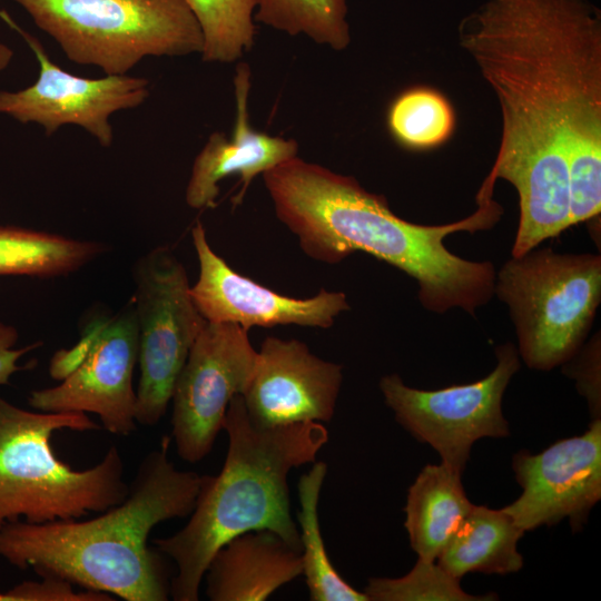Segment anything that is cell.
Wrapping results in <instances>:
<instances>
[{"instance_id":"obj_1","label":"cell","mask_w":601,"mask_h":601,"mask_svg":"<svg viewBox=\"0 0 601 601\" xmlns=\"http://www.w3.org/2000/svg\"><path fill=\"white\" fill-rule=\"evenodd\" d=\"M460 43L502 119L486 176L519 196L512 256L601 210V20L585 0H490Z\"/></svg>"},{"instance_id":"obj_28","label":"cell","mask_w":601,"mask_h":601,"mask_svg":"<svg viewBox=\"0 0 601 601\" xmlns=\"http://www.w3.org/2000/svg\"><path fill=\"white\" fill-rule=\"evenodd\" d=\"M17 339L18 333L14 327L0 322V385L7 384L13 373L23 368L17 364L18 359L35 347L30 345L14 349L12 347Z\"/></svg>"},{"instance_id":"obj_29","label":"cell","mask_w":601,"mask_h":601,"mask_svg":"<svg viewBox=\"0 0 601 601\" xmlns=\"http://www.w3.org/2000/svg\"><path fill=\"white\" fill-rule=\"evenodd\" d=\"M13 50L6 43L0 42V71L9 67L13 59Z\"/></svg>"},{"instance_id":"obj_9","label":"cell","mask_w":601,"mask_h":601,"mask_svg":"<svg viewBox=\"0 0 601 601\" xmlns=\"http://www.w3.org/2000/svg\"><path fill=\"white\" fill-rule=\"evenodd\" d=\"M137 362L138 327L130 299L117 313L89 324L73 347L56 353L50 374L61 382L32 391L28 403L40 412L93 413L102 428L127 436L137 428Z\"/></svg>"},{"instance_id":"obj_7","label":"cell","mask_w":601,"mask_h":601,"mask_svg":"<svg viewBox=\"0 0 601 601\" xmlns=\"http://www.w3.org/2000/svg\"><path fill=\"white\" fill-rule=\"evenodd\" d=\"M494 294L509 308L519 356L532 370L550 371L588 336L601 300V257L533 248L501 267Z\"/></svg>"},{"instance_id":"obj_24","label":"cell","mask_w":601,"mask_h":601,"mask_svg":"<svg viewBox=\"0 0 601 601\" xmlns=\"http://www.w3.org/2000/svg\"><path fill=\"white\" fill-rule=\"evenodd\" d=\"M203 33L201 58L233 62L254 45L256 0H184Z\"/></svg>"},{"instance_id":"obj_2","label":"cell","mask_w":601,"mask_h":601,"mask_svg":"<svg viewBox=\"0 0 601 601\" xmlns=\"http://www.w3.org/2000/svg\"><path fill=\"white\" fill-rule=\"evenodd\" d=\"M277 218L297 237L302 250L325 264L354 252L367 253L413 277L418 300L430 312L457 307L472 316L494 295L491 262H471L444 245L447 235L492 228L502 215L494 186L483 181L477 209L459 221L420 225L396 216L386 198L351 176L290 158L263 174Z\"/></svg>"},{"instance_id":"obj_25","label":"cell","mask_w":601,"mask_h":601,"mask_svg":"<svg viewBox=\"0 0 601 601\" xmlns=\"http://www.w3.org/2000/svg\"><path fill=\"white\" fill-rule=\"evenodd\" d=\"M364 593L368 601H480L494 600L491 594L466 593L460 581L451 577L436 562L418 559L414 568L404 577L372 578Z\"/></svg>"},{"instance_id":"obj_14","label":"cell","mask_w":601,"mask_h":601,"mask_svg":"<svg viewBox=\"0 0 601 601\" xmlns=\"http://www.w3.org/2000/svg\"><path fill=\"white\" fill-rule=\"evenodd\" d=\"M199 274L190 295L209 323L236 324L245 329L298 325L329 328L335 318L349 309L343 292L322 288L309 298L288 297L234 270L210 247L205 228L197 221L191 229Z\"/></svg>"},{"instance_id":"obj_19","label":"cell","mask_w":601,"mask_h":601,"mask_svg":"<svg viewBox=\"0 0 601 601\" xmlns=\"http://www.w3.org/2000/svg\"><path fill=\"white\" fill-rule=\"evenodd\" d=\"M523 534L502 509L473 504L435 562L459 581L470 572H518L523 565L518 551Z\"/></svg>"},{"instance_id":"obj_17","label":"cell","mask_w":601,"mask_h":601,"mask_svg":"<svg viewBox=\"0 0 601 601\" xmlns=\"http://www.w3.org/2000/svg\"><path fill=\"white\" fill-rule=\"evenodd\" d=\"M302 574L299 551L273 531H248L211 558L205 572L206 595L210 601H264Z\"/></svg>"},{"instance_id":"obj_3","label":"cell","mask_w":601,"mask_h":601,"mask_svg":"<svg viewBox=\"0 0 601 601\" xmlns=\"http://www.w3.org/2000/svg\"><path fill=\"white\" fill-rule=\"evenodd\" d=\"M170 444L171 437L164 435L140 462L125 500L98 516L6 523L0 528V556L41 578H59L126 601L168 600L170 572L148 538L160 522L191 514L204 477L177 469Z\"/></svg>"},{"instance_id":"obj_22","label":"cell","mask_w":601,"mask_h":601,"mask_svg":"<svg viewBox=\"0 0 601 601\" xmlns=\"http://www.w3.org/2000/svg\"><path fill=\"white\" fill-rule=\"evenodd\" d=\"M255 20L289 36L305 35L344 50L351 41L346 0H256Z\"/></svg>"},{"instance_id":"obj_16","label":"cell","mask_w":601,"mask_h":601,"mask_svg":"<svg viewBox=\"0 0 601 601\" xmlns=\"http://www.w3.org/2000/svg\"><path fill=\"white\" fill-rule=\"evenodd\" d=\"M234 86L236 118L231 137L227 138L219 131L211 134L193 164L185 198L187 205L195 209L215 207L218 183L231 175L240 176L242 189L233 200L238 205L257 175L296 157L298 152L294 139L269 136L250 126L248 65L237 66Z\"/></svg>"},{"instance_id":"obj_13","label":"cell","mask_w":601,"mask_h":601,"mask_svg":"<svg viewBox=\"0 0 601 601\" xmlns=\"http://www.w3.org/2000/svg\"><path fill=\"white\" fill-rule=\"evenodd\" d=\"M513 471L522 494L502 508L524 532L568 519L573 531L601 499V420L579 436L560 440L538 454L521 451Z\"/></svg>"},{"instance_id":"obj_4","label":"cell","mask_w":601,"mask_h":601,"mask_svg":"<svg viewBox=\"0 0 601 601\" xmlns=\"http://www.w3.org/2000/svg\"><path fill=\"white\" fill-rule=\"evenodd\" d=\"M223 430L228 447L217 475H204L187 524L167 538L155 539L159 552L177 568L170 582L175 601H197L214 554L233 538L256 530L277 533L302 552L292 519L287 476L292 469L314 463L328 442L321 422L277 426L253 423L242 395L227 407Z\"/></svg>"},{"instance_id":"obj_26","label":"cell","mask_w":601,"mask_h":601,"mask_svg":"<svg viewBox=\"0 0 601 601\" xmlns=\"http://www.w3.org/2000/svg\"><path fill=\"white\" fill-rule=\"evenodd\" d=\"M112 595L91 591L73 590V584L55 577H42L41 581H24L4 593L0 601H114Z\"/></svg>"},{"instance_id":"obj_5","label":"cell","mask_w":601,"mask_h":601,"mask_svg":"<svg viewBox=\"0 0 601 601\" xmlns=\"http://www.w3.org/2000/svg\"><path fill=\"white\" fill-rule=\"evenodd\" d=\"M66 428L101 425L87 413L27 411L0 396V528L22 518L29 523L81 519L127 496L118 447L110 445L95 466L72 470L51 444L52 434Z\"/></svg>"},{"instance_id":"obj_12","label":"cell","mask_w":601,"mask_h":601,"mask_svg":"<svg viewBox=\"0 0 601 601\" xmlns=\"http://www.w3.org/2000/svg\"><path fill=\"white\" fill-rule=\"evenodd\" d=\"M0 16L24 39L39 63L38 78L31 86L18 91L0 90V114L21 124H38L47 135L63 125H77L102 147H110V116L142 105L149 96V81L127 73L88 79L65 71L50 60L36 37L6 12Z\"/></svg>"},{"instance_id":"obj_15","label":"cell","mask_w":601,"mask_h":601,"mask_svg":"<svg viewBox=\"0 0 601 601\" xmlns=\"http://www.w3.org/2000/svg\"><path fill=\"white\" fill-rule=\"evenodd\" d=\"M343 381L342 365L322 359L297 339L266 337L243 401L260 426L332 420Z\"/></svg>"},{"instance_id":"obj_20","label":"cell","mask_w":601,"mask_h":601,"mask_svg":"<svg viewBox=\"0 0 601 601\" xmlns=\"http://www.w3.org/2000/svg\"><path fill=\"white\" fill-rule=\"evenodd\" d=\"M102 252L104 246L96 242L26 228L0 227V275H68Z\"/></svg>"},{"instance_id":"obj_10","label":"cell","mask_w":601,"mask_h":601,"mask_svg":"<svg viewBox=\"0 0 601 601\" xmlns=\"http://www.w3.org/2000/svg\"><path fill=\"white\" fill-rule=\"evenodd\" d=\"M496 365L484 378L425 391L407 386L397 374L381 378L380 388L395 420L416 440L431 445L442 463L463 473L472 445L482 437H506L502 398L520 370L512 343L495 347Z\"/></svg>"},{"instance_id":"obj_21","label":"cell","mask_w":601,"mask_h":601,"mask_svg":"<svg viewBox=\"0 0 601 601\" xmlns=\"http://www.w3.org/2000/svg\"><path fill=\"white\" fill-rule=\"evenodd\" d=\"M327 464L315 461L298 481V532L302 544L303 574L312 601H368L331 563L321 532L318 502Z\"/></svg>"},{"instance_id":"obj_6","label":"cell","mask_w":601,"mask_h":601,"mask_svg":"<svg viewBox=\"0 0 601 601\" xmlns=\"http://www.w3.org/2000/svg\"><path fill=\"white\" fill-rule=\"evenodd\" d=\"M67 58L126 75L146 57L200 53L201 29L184 0H14Z\"/></svg>"},{"instance_id":"obj_27","label":"cell","mask_w":601,"mask_h":601,"mask_svg":"<svg viewBox=\"0 0 601 601\" xmlns=\"http://www.w3.org/2000/svg\"><path fill=\"white\" fill-rule=\"evenodd\" d=\"M568 366V375L575 378L578 391L585 396L594 418H600V343L593 337L589 346L580 348Z\"/></svg>"},{"instance_id":"obj_11","label":"cell","mask_w":601,"mask_h":601,"mask_svg":"<svg viewBox=\"0 0 601 601\" xmlns=\"http://www.w3.org/2000/svg\"><path fill=\"white\" fill-rule=\"evenodd\" d=\"M257 359L248 331L207 322L176 380L171 400V440L178 456L197 463L211 451L229 402L243 395Z\"/></svg>"},{"instance_id":"obj_18","label":"cell","mask_w":601,"mask_h":601,"mask_svg":"<svg viewBox=\"0 0 601 601\" xmlns=\"http://www.w3.org/2000/svg\"><path fill=\"white\" fill-rule=\"evenodd\" d=\"M461 475L444 463L428 464L408 489L404 525L421 560L435 562L472 509Z\"/></svg>"},{"instance_id":"obj_8","label":"cell","mask_w":601,"mask_h":601,"mask_svg":"<svg viewBox=\"0 0 601 601\" xmlns=\"http://www.w3.org/2000/svg\"><path fill=\"white\" fill-rule=\"evenodd\" d=\"M132 277L140 370L136 422L154 426L165 415L176 380L207 321L194 304L184 264L169 246L141 256Z\"/></svg>"},{"instance_id":"obj_23","label":"cell","mask_w":601,"mask_h":601,"mask_svg":"<svg viewBox=\"0 0 601 601\" xmlns=\"http://www.w3.org/2000/svg\"><path fill=\"white\" fill-rule=\"evenodd\" d=\"M387 124L394 139L412 150L443 145L454 132L455 112L447 98L428 87H414L392 102Z\"/></svg>"}]
</instances>
